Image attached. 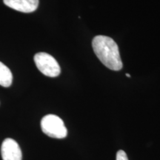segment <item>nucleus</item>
Returning a JSON list of instances; mask_svg holds the SVG:
<instances>
[{"label": "nucleus", "mask_w": 160, "mask_h": 160, "mask_svg": "<svg viewBox=\"0 0 160 160\" xmlns=\"http://www.w3.org/2000/svg\"><path fill=\"white\" fill-rule=\"evenodd\" d=\"M1 153L3 160H22V158L19 144L11 138H8L3 141Z\"/></svg>", "instance_id": "obj_4"}, {"label": "nucleus", "mask_w": 160, "mask_h": 160, "mask_svg": "<svg viewBox=\"0 0 160 160\" xmlns=\"http://www.w3.org/2000/svg\"><path fill=\"white\" fill-rule=\"evenodd\" d=\"M126 77H128V78H131V75H130L129 73H127V74H126Z\"/></svg>", "instance_id": "obj_8"}, {"label": "nucleus", "mask_w": 160, "mask_h": 160, "mask_svg": "<svg viewBox=\"0 0 160 160\" xmlns=\"http://www.w3.org/2000/svg\"><path fill=\"white\" fill-rule=\"evenodd\" d=\"M36 66L46 77H57L61 73L59 63L54 58L45 52H40L34 56Z\"/></svg>", "instance_id": "obj_3"}, {"label": "nucleus", "mask_w": 160, "mask_h": 160, "mask_svg": "<svg viewBox=\"0 0 160 160\" xmlns=\"http://www.w3.org/2000/svg\"><path fill=\"white\" fill-rule=\"evenodd\" d=\"M13 75L8 68L0 62V85L8 88L11 85Z\"/></svg>", "instance_id": "obj_6"}, {"label": "nucleus", "mask_w": 160, "mask_h": 160, "mask_svg": "<svg viewBox=\"0 0 160 160\" xmlns=\"http://www.w3.org/2000/svg\"><path fill=\"white\" fill-rule=\"evenodd\" d=\"M117 160H128V158L125 151L120 150L117 153Z\"/></svg>", "instance_id": "obj_7"}, {"label": "nucleus", "mask_w": 160, "mask_h": 160, "mask_svg": "<svg viewBox=\"0 0 160 160\" xmlns=\"http://www.w3.org/2000/svg\"><path fill=\"white\" fill-rule=\"evenodd\" d=\"M42 131L45 134L55 139H64L67 137L68 131L61 118L53 114H48L41 120Z\"/></svg>", "instance_id": "obj_2"}, {"label": "nucleus", "mask_w": 160, "mask_h": 160, "mask_svg": "<svg viewBox=\"0 0 160 160\" xmlns=\"http://www.w3.org/2000/svg\"><path fill=\"white\" fill-rule=\"evenodd\" d=\"M3 2L8 7L22 13H32L39 6V0H3Z\"/></svg>", "instance_id": "obj_5"}, {"label": "nucleus", "mask_w": 160, "mask_h": 160, "mask_svg": "<svg viewBox=\"0 0 160 160\" xmlns=\"http://www.w3.org/2000/svg\"><path fill=\"white\" fill-rule=\"evenodd\" d=\"M92 47L98 59L108 68L116 71L122 68L119 47L111 37L97 36L92 41Z\"/></svg>", "instance_id": "obj_1"}]
</instances>
